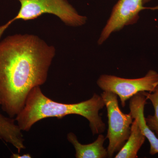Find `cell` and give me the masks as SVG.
I'll return each instance as SVG.
<instances>
[{"instance_id":"10","label":"cell","mask_w":158,"mask_h":158,"mask_svg":"<svg viewBox=\"0 0 158 158\" xmlns=\"http://www.w3.org/2000/svg\"><path fill=\"white\" fill-rule=\"evenodd\" d=\"M145 139L146 138L141 131L138 120L135 118L131 126L129 137L115 158H138V151L144 144Z\"/></svg>"},{"instance_id":"9","label":"cell","mask_w":158,"mask_h":158,"mask_svg":"<svg viewBox=\"0 0 158 158\" xmlns=\"http://www.w3.org/2000/svg\"><path fill=\"white\" fill-rule=\"evenodd\" d=\"M0 139L9 143L17 150L19 153L25 149L22 131L15 119L7 117L0 113Z\"/></svg>"},{"instance_id":"8","label":"cell","mask_w":158,"mask_h":158,"mask_svg":"<svg viewBox=\"0 0 158 158\" xmlns=\"http://www.w3.org/2000/svg\"><path fill=\"white\" fill-rule=\"evenodd\" d=\"M68 141L73 145L76 151L77 158H105L108 157L107 149L103 146L106 138L102 134L93 143L87 144H81L73 133H69Z\"/></svg>"},{"instance_id":"7","label":"cell","mask_w":158,"mask_h":158,"mask_svg":"<svg viewBox=\"0 0 158 158\" xmlns=\"http://www.w3.org/2000/svg\"><path fill=\"white\" fill-rule=\"evenodd\" d=\"M147 99L142 92H139L130 99V114L133 118L138 120L141 131L149 141L150 148L149 153L153 156L158 154V138L150 129L146 123L144 115V107L147 104Z\"/></svg>"},{"instance_id":"11","label":"cell","mask_w":158,"mask_h":158,"mask_svg":"<svg viewBox=\"0 0 158 158\" xmlns=\"http://www.w3.org/2000/svg\"><path fill=\"white\" fill-rule=\"evenodd\" d=\"M141 92L145 95L147 100L151 102L154 109V114L148 115L145 118L148 127L153 131H154L158 138V86L154 92Z\"/></svg>"},{"instance_id":"6","label":"cell","mask_w":158,"mask_h":158,"mask_svg":"<svg viewBox=\"0 0 158 158\" xmlns=\"http://www.w3.org/2000/svg\"><path fill=\"white\" fill-rule=\"evenodd\" d=\"M144 4V0H118L102 31L98 41V44H103L114 32L137 22L139 18V13L142 10L158 9V7L146 8L143 6Z\"/></svg>"},{"instance_id":"4","label":"cell","mask_w":158,"mask_h":158,"mask_svg":"<svg viewBox=\"0 0 158 158\" xmlns=\"http://www.w3.org/2000/svg\"><path fill=\"white\" fill-rule=\"evenodd\" d=\"M101 96L107 110L108 129L106 139H109L108 157L118 152L127 141L133 122L130 113L125 114L118 106L117 95L113 92L103 91Z\"/></svg>"},{"instance_id":"12","label":"cell","mask_w":158,"mask_h":158,"mask_svg":"<svg viewBox=\"0 0 158 158\" xmlns=\"http://www.w3.org/2000/svg\"><path fill=\"white\" fill-rule=\"evenodd\" d=\"M12 158H31L32 156L30 154H25L19 155V153H12L11 156Z\"/></svg>"},{"instance_id":"3","label":"cell","mask_w":158,"mask_h":158,"mask_svg":"<svg viewBox=\"0 0 158 158\" xmlns=\"http://www.w3.org/2000/svg\"><path fill=\"white\" fill-rule=\"evenodd\" d=\"M18 1L21 6L17 15L5 24L0 26V41L5 31L15 21L34 19L45 13L56 15L69 27H81L87 22V18L79 14L67 0Z\"/></svg>"},{"instance_id":"13","label":"cell","mask_w":158,"mask_h":158,"mask_svg":"<svg viewBox=\"0 0 158 158\" xmlns=\"http://www.w3.org/2000/svg\"><path fill=\"white\" fill-rule=\"evenodd\" d=\"M151 1V0H144V4H146V3L149 2Z\"/></svg>"},{"instance_id":"2","label":"cell","mask_w":158,"mask_h":158,"mask_svg":"<svg viewBox=\"0 0 158 158\" xmlns=\"http://www.w3.org/2000/svg\"><path fill=\"white\" fill-rule=\"evenodd\" d=\"M105 106L101 95L96 93L89 99L77 103L58 102L45 96L40 87L37 86L30 91L24 107L15 116V120L22 131L28 132L35 123L44 118L80 115L89 122L93 135H99L106 130V125L99 113Z\"/></svg>"},{"instance_id":"5","label":"cell","mask_w":158,"mask_h":158,"mask_svg":"<svg viewBox=\"0 0 158 158\" xmlns=\"http://www.w3.org/2000/svg\"><path fill=\"white\" fill-rule=\"evenodd\" d=\"M97 84L103 91L115 94L120 98L123 107L126 102L139 92H153L158 86V73L152 69L144 77L139 78L127 79L110 75H102Z\"/></svg>"},{"instance_id":"1","label":"cell","mask_w":158,"mask_h":158,"mask_svg":"<svg viewBox=\"0 0 158 158\" xmlns=\"http://www.w3.org/2000/svg\"><path fill=\"white\" fill-rule=\"evenodd\" d=\"M56 49L33 34L0 41V106L11 118L24 107L30 91L46 81Z\"/></svg>"}]
</instances>
